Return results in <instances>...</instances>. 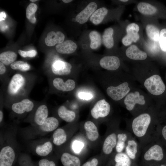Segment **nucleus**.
I'll return each mask as SVG.
<instances>
[{
	"mask_svg": "<svg viewBox=\"0 0 166 166\" xmlns=\"http://www.w3.org/2000/svg\"><path fill=\"white\" fill-rule=\"evenodd\" d=\"M37 8V5L33 3H30L27 6L26 10V16L28 19L31 16H35Z\"/></svg>",
	"mask_w": 166,
	"mask_h": 166,
	"instance_id": "nucleus-37",
	"label": "nucleus"
},
{
	"mask_svg": "<svg viewBox=\"0 0 166 166\" xmlns=\"http://www.w3.org/2000/svg\"><path fill=\"white\" fill-rule=\"evenodd\" d=\"M3 117V112L1 110L0 111V123L2 121Z\"/></svg>",
	"mask_w": 166,
	"mask_h": 166,
	"instance_id": "nucleus-45",
	"label": "nucleus"
},
{
	"mask_svg": "<svg viewBox=\"0 0 166 166\" xmlns=\"http://www.w3.org/2000/svg\"><path fill=\"white\" fill-rule=\"evenodd\" d=\"M159 166H166V165L164 164H162L159 165Z\"/></svg>",
	"mask_w": 166,
	"mask_h": 166,
	"instance_id": "nucleus-48",
	"label": "nucleus"
},
{
	"mask_svg": "<svg viewBox=\"0 0 166 166\" xmlns=\"http://www.w3.org/2000/svg\"><path fill=\"white\" fill-rule=\"evenodd\" d=\"M84 127L86 136L89 140L94 141L98 139L99 136L98 129L93 122L90 121L86 122Z\"/></svg>",
	"mask_w": 166,
	"mask_h": 166,
	"instance_id": "nucleus-21",
	"label": "nucleus"
},
{
	"mask_svg": "<svg viewBox=\"0 0 166 166\" xmlns=\"http://www.w3.org/2000/svg\"><path fill=\"white\" fill-rule=\"evenodd\" d=\"M144 86L150 93L155 95L163 93L166 88L160 76L156 74L147 79L144 81Z\"/></svg>",
	"mask_w": 166,
	"mask_h": 166,
	"instance_id": "nucleus-3",
	"label": "nucleus"
},
{
	"mask_svg": "<svg viewBox=\"0 0 166 166\" xmlns=\"http://www.w3.org/2000/svg\"><path fill=\"white\" fill-rule=\"evenodd\" d=\"M38 166H56L54 161L46 159H42L38 162Z\"/></svg>",
	"mask_w": 166,
	"mask_h": 166,
	"instance_id": "nucleus-40",
	"label": "nucleus"
},
{
	"mask_svg": "<svg viewBox=\"0 0 166 166\" xmlns=\"http://www.w3.org/2000/svg\"><path fill=\"white\" fill-rule=\"evenodd\" d=\"M97 6L94 2L89 3L87 6L76 17L75 20L77 22L80 24L86 23L88 19L96 10Z\"/></svg>",
	"mask_w": 166,
	"mask_h": 166,
	"instance_id": "nucleus-10",
	"label": "nucleus"
},
{
	"mask_svg": "<svg viewBox=\"0 0 166 166\" xmlns=\"http://www.w3.org/2000/svg\"><path fill=\"white\" fill-rule=\"evenodd\" d=\"M140 30L139 26L136 23H130L126 29V34L122 38L121 42L124 45L128 46L133 42H136L140 39L138 33Z\"/></svg>",
	"mask_w": 166,
	"mask_h": 166,
	"instance_id": "nucleus-4",
	"label": "nucleus"
},
{
	"mask_svg": "<svg viewBox=\"0 0 166 166\" xmlns=\"http://www.w3.org/2000/svg\"><path fill=\"white\" fill-rule=\"evenodd\" d=\"M11 68L14 70H19L22 71H26L30 68V65L26 62L22 61L14 62L10 65Z\"/></svg>",
	"mask_w": 166,
	"mask_h": 166,
	"instance_id": "nucleus-35",
	"label": "nucleus"
},
{
	"mask_svg": "<svg viewBox=\"0 0 166 166\" xmlns=\"http://www.w3.org/2000/svg\"><path fill=\"white\" fill-rule=\"evenodd\" d=\"M83 143L79 141L75 140L72 144V148L73 151L76 153H79L84 147Z\"/></svg>",
	"mask_w": 166,
	"mask_h": 166,
	"instance_id": "nucleus-39",
	"label": "nucleus"
},
{
	"mask_svg": "<svg viewBox=\"0 0 166 166\" xmlns=\"http://www.w3.org/2000/svg\"><path fill=\"white\" fill-rule=\"evenodd\" d=\"M58 125V120L55 117H48L43 124L40 127L42 131L49 132L56 129Z\"/></svg>",
	"mask_w": 166,
	"mask_h": 166,
	"instance_id": "nucleus-28",
	"label": "nucleus"
},
{
	"mask_svg": "<svg viewBox=\"0 0 166 166\" xmlns=\"http://www.w3.org/2000/svg\"><path fill=\"white\" fill-rule=\"evenodd\" d=\"M108 13V10L106 8L101 7L96 10L90 17L89 20L93 24L98 25L103 21Z\"/></svg>",
	"mask_w": 166,
	"mask_h": 166,
	"instance_id": "nucleus-26",
	"label": "nucleus"
},
{
	"mask_svg": "<svg viewBox=\"0 0 166 166\" xmlns=\"http://www.w3.org/2000/svg\"><path fill=\"white\" fill-rule=\"evenodd\" d=\"M48 112L47 107L45 105L39 106L34 115V121L36 124L39 126L42 125L48 118Z\"/></svg>",
	"mask_w": 166,
	"mask_h": 166,
	"instance_id": "nucleus-20",
	"label": "nucleus"
},
{
	"mask_svg": "<svg viewBox=\"0 0 166 166\" xmlns=\"http://www.w3.org/2000/svg\"><path fill=\"white\" fill-rule=\"evenodd\" d=\"M78 96L80 99L86 100H90L93 97L92 94L86 92H79L78 94Z\"/></svg>",
	"mask_w": 166,
	"mask_h": 166,
	"instance_id": "nucleus-41",
	"label": "nucleus"
},
{
	"mask_svg": "<svg viewBox=\"0 0 166 166\" xmlns=\"http://www.w3.org/2000/svg\"><path fill=\"white\" fill-rule=\"evenodd\" d=\"M110 106L109 104L105 99L99 101L95 105L91 110L92 117L97 119L107 116L109 113Z\"/></svg>",
	"mask_w": 166,
	"mask_h": 166,
	"instance_id": "nucleus-7",
	"label": "nucleus"
},
{
	"mask_svg": "<svg viewBox=\"0 0 166 166\" xmlns=\"http://www.w3.org/2000/svg\"><path fill=\"white\" fill-rule=\"evenodd\" d=\"M159 124L153 123L152 117L148 113L141 114L132 120L128 127L137 139L141 148L158 140Z\"/></svg>",
	"mask_w": 166,
	"mask_h": 166,
	"instance_id": "nucleus-1",
	"label": "nucleus"
},
{
	"mask_svg": "<svg viewBox=\"0 0 166 166\" xmlns=\"http://www.w3.org/2000/svg\"><path fill=\"white\" fill-rule=\"evenodd\" d=\"M15 158V152L12 147H3L0 152V166H12Z\"/></svg>",
	"mask_w": 166,
	"mask_h": 166,
	"instance_id": "nucleus-8",
	"label": "nucleus"
},
{
	"mask_svg": "<svg viewBox=\"0 0 166 166\" xmlns=\"http://www.w3.org/2000/svg\"><path fill=\"white\" fill-rule=\"evenodd\" d=\"M159 43L160 48L164 52H166V29H162L160 33Z\"/></svg>",
	"mask_w": 166,
	"mask_h": 166,
	"instance_id": "nucleus-36",
	"label": "nucleus"
},
{
	"mask_svg": "<svg viewBox=\"0 0 166 166\" xmlns=\"http://www.w3.org/2000/svg\"><path fill=\"white\" fill-rule=\"evenodd\" d=\"M71 65L68 62L58 60L55 61L52 65V70L56 75H67L71 71Z\"/></svg>",
	"mask_w": 166,
	"mask_h": 166,
	"instance_id": "nucleus-12",
	"label": "nucleus"
},
{
	"mask_svg": "<svg viewBox=\"0 0 166 166\" xmlns=\"http://www.w3.org/2000/svg\"><path fill=\"white\" fill-rule=\"evenodd\" d=\"M64 34L61 31L55 32L51 31L48 33L45 39L46 45L49 46H52L56 44L62 42L65 39Z\"/></svg>",
	"mask_w": 166,
	"mask_h": 166,
	"instance_id": "nucleus-17",
	"label": "nucleus"
},
{
	"mask_svg": "<svg viewBox=\"0 0 166 166\" xmlns=\"http://www.w3.org/2000/svg\"><path fill=\"white\" fill-rule=\"evenodd\" d=\"M72 0H63L62 1L65 3H68L72 1Z\"/></svg>",
	"mask_w": 166,
	"mask_h": 166,
	"instance_id": "nucleus-46",
	"label": "nucleus"
},
{
	"mask_svg": "<svg viewBox=\"0 0 166 166\" xmlns=\"http://www.w3.org/2000/svg\"><path fill=\"white\" fill-rule=\"evenodd\" d=\"M126 56L130 59L136 60H143L147 57L146 53L140 50L135 45L130 46L125 51Z\"/></svg>",
	"mask_w": 166,
	"mask_h": 166,
	"instance_id": "nucleus-16",
	"label": "nucleus"
},
{
	"mask_svg": "<svg viewBox=\"0 0 166 166\" xmlns=\"http://www.w3.org/2000/svg\"><path fill=\"white\" fill-rule=\"evenodd\" d=\"M98 163V160L96 158H94L91 161L85 163L82 166H97Z\"/></svg>",
	"mask_w": 166,
	"mask_h": 166,
	"instance_id": "nucleus-42",
	"label": "nucleus"
},
{
	"mask_svg": "<svg viewBox=\"0 0 166 166\" xmlns=\"http://www.w3.org/2000/svg\"><path fill=\"white\" fill-rule=\"evenodd\" d=\"M53 150V145L49 141L45 142L43 144L37 146L35 152L38 156H45L48 155Z\"/></svg>",
	"mask_w": 166,
	"mask_h": 166,
	"instance_id": "nucleus-31",
	"label": "nucleus"
},
{
	"mask_svg": "<svg viewBox=\"0 0 166 166\" xmlns=\"http://www.w3.org/2000/svg\"><path fill=\"white\" fill-rule=\"evenodd\" d=\"M53 137L54 144L56 145L59 146L65 142L67 139V135L63 129L58 128L54 132Z\"/></svg>",
	"mask_w": 166,
	"mask_h": 166,
	"instance_id": "nucleus-30",
	"label": "nucleus"
},
{
	"mask_svg": "<svg viewBox=\"0 0 166 166\" xmlns=\"http://www.w3.org/2000/svg\"><path fill=\"white\" fill-rule=\"evenodd\" d=\"M6 17V14L5 13L2 11L0 13V21H1L4 20Z\"/></svg>",
	"mask_w": 166,
	"mask_h": 166,
	"instance_id": "nucleus-44",
	"label": "nucleus"
},
{
	"mask_svg": "<svg viewBox=\"0 0 166 166\" xmlns=\"http://www.w3.org/2000/svg\"><path fill=\"white\" fill-rule=\"evenodd\" d=\"M119 1L123 2H127L128 1V0H120Z\"/></svg>",
	"mask_w": 166,
	"mask_h": 166,
	"instance_id": "nucleus-47",
	"label": "nucleus"
},
{
	"mask_svg": "<svg viewBox=\"0 0 166 166\" xmlns=\"http://www.w3.org/2000/svg\"><path fill=\"white\" fill-rule=\"evenodd\" d=\"M146 34L148 38L152 41H159L160 32L158 28L152 24H148L146 27Z\"/></svg>",
	"mask_w": 166,
	"mask_h": 166,
	"instance_id": "nucleus-33",
	"label": "nucleus"
},
{
	"mask_svg": "<svg viewBox=\"0 0 166 166\" xmlns=\"http://www.w3.org/2000/svg\"><path fill=\"white\" fill-rule=\"evenodd\" d=\"M113 33V30L111 27L106 29L103 32L102 37V42L105 46L108 49H110L114 45Z\"/></svg>",
	"mask_w": 166,
	"mask_h": 166,
	"instance_id": "nucleus-29",
	"label": "nucleus"
},
{
	"mask_svg": "<svg viewBox=\"0 0 166 166\" xmlns=\"http://www.w3.org/2000/svg\"><path fill=\"white\" fill-rule=\"evenodd\" d=\"M37 0H30V1L32 2H34L37 1Z\"/></svg>",
	"mask_w": 166,
	"mask_h": 166,
	"instance_id": "nucleus-49",
	"label": "nucleus"
},
{
	"mask_svg": "<svg viewBox=\"0 0 166 166\" xmlns=\"http://www.w3.org/2000/svg\"></svg>",
	"mask_w": 166,
	"mask_h": 166,
	"instance_id": "nucleus-50",
	"label": "nucleus"
},
{
	"mask_svg": "<svg viewBox=\"0 0 166 166\" xmlns=\"http://www.w3.org/2000/svg\"><path fill=\"white\" fill-rule=\"evenodd\" d=\"M53 85L57 89L63 91H70L74 89L75 83L72 79H68L65 82L60 78H55L53 81Z\"/></svg>",
	"mask_w": 166,
	"mask_h": 166,
	"instance_id": "nucleus-18",
	"label": "nucleus"
},
{
	"mask_svg": "<svg viewBox=\"0 0 166 166\" xmlns=\"http://www.w3.org/2000/svg\"><path fill=\"white\" fill-rule=\"evenodd\" d=\"M18 52L19 54L23 57H34L36 56L37 53V51L33 49L28 51H24L19 49L18 50Z\"/></svg>",
	"mask_w": 166,
	"mask_h": 166,
	"instance_id": "nucleus-38",
	"label": "nucleus"
},
{
	"mask_svg": "<svg viewBox=\"0 0 166 166\" xmlns=\"http://www.w3.org/2000/svg\"><path fill=\"white\" fill-rule=\"evenodd\" d=\"M127 109L129 111L132 110L136 104L144 105L145 101L144 96L140 95L138 91L131 93L126 96L124 101Z\"/></svg>",
	"mask_w": 166,
	"mask_h": 166,
	"instance_id": "nucleus-9",
	"label": "nucleus"
},
{
	"mask_svg": "<svg viewBox=\"0 0 166 166\" xmlns=\"http://www.w3.org/2000/svg\"><path fill=\"white\" fill-rule=\"evenodd\" d=\"M137 9L140 13L145 15H153L157 11L155 6L146 2H139L137 5Z\"/></svg>",
	"mask_w": 166,
	"mask_h": 166,
	"instance_id": "nucleus-25",
	"label": "nucleus"
},
{
	"mask_svg": "<svg viewBox=\"0 0 166 166\" xmlns=\"http://www.w3.org/2000/svg\"><path fill=\"white\" fill-rule=\"evenodd\" d=\"M57 113L61 118L67 122L73 121L76 117L75 113L73 111L67 109L64 105H61L59 108Z\"/></svg>",
	"mask_w": 166,
	"mask_h": 166,
	"instance_id": "nucleus-27",
	"label": "nucleus"
},
{
	"mask_svg": "<svg viewBox=\"0 0 166 166\" xmlns=\"http://www.w3.org/2000/svg\"><path fill=\"white\" fill-rule=\"evenodd\" d=\"M142 160L145 164L152 166L163 161L166 156V146L159 140L144 147Z\"/></svg>",
	"mask_w": 166,
	"mask_h": 166,
	"instance_id": "nucleus-2",
	"label": "nucleus"
},
{
	"mask_svg": "<svg viewBox=\"0 0 166 166\" xmlns=\"http://www.w3.org/2000/svg\"><path fill=\"white\" fill-rule=\"evenodd\" d=\"M25 82V79L22 75L16 74L14 75L8 85L9 93L12 95L16 94L23 86Z\"/></svg>",
	"mask_w": 166,
	"mask_h": 166,
	"instance_id": "nucleus-11",
	"label": "nucleus"
},
{
	"mask_svg": "<svg viewBox=\"0 0 166 166\" xmlns=\"http://www.w3.org/2000/svg\"><path fill=\"white\" fill-rule=\"evenodd\" d=\"M100 65L103 68L109 70H114L119 67L120 60L115 56H106L102 57L100 61Z\"/></svg>",
	"mask_w": 166,
	"mask_h": 166,
	"instance_id": "nucleus-13",
	"label": "nucleus"
},
{
	"mask_svg": "<svg viewBox=\"0 0 166 166\" xmlns=\"http://www.w3.org/2000/svg\"><path fill=\"white\" fill-rule=\"evenodd\" d=\"M131 134L128 131L120 132L117 134V140L115 147L117 152H122L124 150L127 141Z\"/></svg>",
	"mask_w": 166,
	"mask_h": 166,
	"instance_id": "nucleus-22",
	"label": "nucleus"
},
{
	"mask_svg": "<svg viewBox=\"0 0 166 166\" xmlns=\"http://www.w3.org/2000/svg\"><path fill=\"white\" fill-rule=\"evenodd\" d=\"M17 57V54L12 51H6L0 54V61L6 65H11L15 62Z\"/></svg>",
	"mask_w": 166,
	"mask_h": 166,
	"instance_id": "nucleus-32",
	"label": "nucleus"
},
{
	"mask_svg": "<svg viewBox=\"0 0 166 166\" xmlns=\"http://www.w3.org/2000/svg\"><path fill=\"white\" fill-rule=\"evenodd\" d=\"M61 161L63 166H80L81 162L77 157L67 152L63 153Z\"/></svg>",
	"mask_w": 166,
	"mask_h": 166,
	"instance_id": "nucleus-23",
	"label": "nucleus"
},
{
	"mask_svg": "<svg viewBox=\"0 0 166 166\" xmlns=\"http://www.w3.org/2000/svg\"><path fill=\"white\" fill-rule=\"evenodd\" d=\"M56 49L61 54H70L74 53L76 50L77 45L72 40H68L58 44L56 46Z\"/></svg>",
	"mask_w": 166,
	"mask_h": 166,
	"instance_id": "nucleus-19",
	"label": "nucleus"
},
{
	"mask_svg": "<svg viewBox=\"0 0 166 166\" xmlns=\"http://www.w3.org/2000/svg\"><path fill=\"white\" fill-rule=\"evenodd\" d=\"M117 140V134L113 132L106 137L104 140L102 146V150L106 155H109L112 153L115 148Z\"/></svg>",
	"mask_w": 166,
	"mask_h": 166,
	"instance_id": "nucleus-15",
	"label": "nucleus"
},
{
	"mask_svg": "<svg viewBox=\"0 0 166 166\" xmlns=\"http://www.w3.org/2000/svg\"><path fill=\"white\" fill-rule=\"evenodd\" d=\"M34 107L32 101L27 99H25L21 101L14 103L12 105V110L18 114H22L25 112L31 111Z\"/></svg>",
	"mask_w": 166,
	"mask_h": 166,
	"instance_id": "nucleus-14",
	"label": "nucleus"
},
{
	"mask_svg": "<svg viewBox=\"0 0 166 166\" xmlns=\"http://www.w3.org/2000/svg\"><path fill=\"white\" fill-rule=\"evenodd\" d=\"M6 71V68L2 62H0V74L2 75L4 74Z\"/></svg>",
	"mask_w": 166,
	"mask_h": 166,
	"instance_id": "nucleus-43",
	"label": "nucleus"
},
{
	"mask_svg": "<svg viewBox=\"0 0 166 166\" xmlns=\"http://www.w3.org/2000/svg\"><path fill=\"white\" fill-rule=\"evenodd\" d=\"M141 148L138 140L131 133L125 147V153L134 161L139 156Z\"/></svg>",
	"mask_w": 166,
	"mask_h": 166,
	"instance_id": "nucleus-6",
	"label": "nucleus"
},
{
	"mask_svg": "<svg viewBox=\"0 0 166 166\" xmlns=\"http://www.w3.org/2000/svg\"><path fill=\"white\" fill-rule=\"evenodd\" d=\"M128 82H124L117 86H110L106 92L108 95L115 101H119L124 97L129 92Z\"/></svg>",
	"mask_w": 166,
	"mask_h": 166,
	"instance_id": "nucleus-5",
	"label": "nucleus"
},
{
	"mask_svg": "<svg viewBox=\"0 0 166 166\" xmlns=\"http://www.w3.org/2000/svg\"><path fill=\"white\" fill-rule=\"evenodd\" d=\"M114 166H132L133 162L125 152L117 153L114 157Z\"/></svg>",
	"mask_w": 166,
	"mask_h": 166,
	"instance_id": "nucleus-24",
	"label": "nucleus"
},
{
	"mask_svg": "<svg viewBox=\"0 0 166 166\" xmlns=\"http://www.w3.org/2000/svg\"><path fill=\"white\" fill-rule=\"evenodd\" d=\"M89 37L91 40L90 48L93 49L98 48L101 43V38L100 33L96 31H92L89 34Z\"/></svg>",
	"mask_w": 166,
	"mask_h": 166,
	"instance_id": "nucleus-34",
	"label": "nucleus"
}]
</instances>
